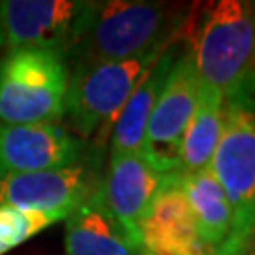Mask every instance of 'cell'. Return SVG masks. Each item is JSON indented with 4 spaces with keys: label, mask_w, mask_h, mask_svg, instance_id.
Masks as SVG:
<instances>
[{
    "label": "cell",
    "mask_w": 255,
    "mask_h": 255,
    "mask_svg": "<svg viewBox=\"0 0 255 255\" xmlns=\"http://www.w3.org/2000/svg\"><path fill=\"white\" fill-rule=\"evenodd\" d=\"M178 178L202 242L212 250H219L233 223V212L223 187L210 166L193 174H178Z\"/></svg>",
    "instance_id": "cell-13"
},
{
    "label": "cell",
    "mask_w": 255,
    "mask_h": 255,
    "mask_svg": "<svg viewBox=\"0 0 255 255\" xmlns=\"http://www.w3.org/2000/svg\"><path fill=\"white\" fill-rule=\"evenodd\" d=\"M189 51L201 82L218 91L227 108L255 114L254 2L212 4L195 30Z\"/></svg>",
    "instance_id": "cell-1"
},
{
    "label": "cell",
    "mask_w": 255,
    "mask_h": 255,
    "mask_svg": "<svg viewBox=\"0 0 255 255\" xmlns=\"http://www.w3.org/2000/svg\"><path fill=\"white\" fill-rule=\"evenodd\" d=\"M82 153V140L59 123H0V176L72 166Z\"/></svg>",
    "instance_id": "cell-7"
},
{
    "label": "cell",
    "mask_w": 255,
    "mask_h": 255,
    "mask_svg": "<svg viewBox=\"0 0 255 255\" xmlns=\"http://www.w3.org/2000/svg\"><path fill=\"white\" fill-rule=\"evenodd\" d=\"M142 255H149V254H142Z\"/></svg>",
    "instance_id": "cell-17"
},
{
    "label": "cell",
    "mask_w": 255,
    "mask_h": 255,
    "mask_svg": "<svg viewBox=\"0 0 255 255\" xmlns=\"http://www.w3.org/2000/svg\"><path fill=\"white\" fill-rule=\"evenodd\" d=\"M99 185L82 163L40 172L0 176V206L70 216Z\"/></svg>",
    "instance_id": "cell-8"
},
{
    "label": "cell",
    "mask_w": 255,
    "mask_h": 255,
    "mask_svg": "<svg viewBox=\"0 0 255 255\" xmlns=\"http://www.w3.org/2000/svg\"><path fill=\"white\" fill-rule=\"evenodd\" d=\"M176 57V44H172L128 97L110 132L112 153H142L147 121L166 85Z\"/></svg>",
    "instance_id": "cell-12"
},
{
    "label": "cell",
    "mask_w": 255,
    "mask_h": 255,
    "mask_svg": "<svg viewBox=\"0 0 255 255\" xmlns=\"http://www.w3.org/2000/svg\"><path fill=\"white\" fill-rule=\"evenodd\" d=\"M142 254L149 255H214L202 242L191 208L180 187L178 172H168L138 225Z\"/></svg>",
    "instance_id": "cell-9"
},
{
    "label": "cell",
    "mask_w": 255,
    "mask_h": 255,
    "mask_svg": "<svg viewBox=\"0 0 255 255\" xmlns=\"http://www.w3.org/2000/svg\"><path fill=\"white\" fill-rule=\"evenodd\" d=\"M176 42L178 40L132 59L76 64L70 74L64 106V118L70 123L72 134L80 140L95 134L101 140L108 136L138 83Z\"/></svg>",
    "instance_id": "cell-3"
},
{
    "label": "cell",
    "mask_w": 255,
    "mask_h": 255,
    "mask_svg": "<svg viewBox=\"0 0 255 255\" xmlns=\"http://www.w3.org/2000/svg\"><path fill=\"white\" fill-rule=\"evenodd\" d=\"M70 83L68 59L53 49H9L0 57V123H59Z\"/></svg>",
    "instance_id": "cell-4"
},
{
    "label": "cell",
    "mask_w": 255,
    "mask_h": 255,
    "mask_svg": "<svg viewBox=\"0 0 255 255\" xmlns=\"http://www.w3.org/2000/svg\"><path fill=\"white\" fill-rule=\"evenodd\" d=\"M254 59H255V2H254Z\"/></svg>",
    "instance_id": "cell-16"
},
{
    "label": "cell",
    "mask_w": 255,
    "mask_h": 255,
    "mask_svg": "<svg viewBox=\"0 0 255 255\" xmlns=\"http://www.w3.org/2000/svg\"><path fill=\"white\" fill-rule=\"evenodd\" d=\"M202 82L191 51L178 53L146 128L142 155L159 172H174L185 128L199 104Z\"/></svg>",
    "instance_id": "cell-6"
},
{
    "label": "cell",
    "mask_w": 255,
    "mask_h": 255,
    "mask_svg": "<svg viewBox=\"0 0 255 255\" xmlns=\"http://www.w3.org/2000/svg\"><path fill=\"white\" fill-rule=\"evenodd\" d=\"M164 180L166 174L159 172L142 153H110L108 172L101 182L104 201L140 252V219Z\"/></svg>",
    "instance_id": "cell-10"
},
{
    "label": "cell",
    "mask_w": 255,
    "mask_h": 255,
    "mask_svg": "<svg viewBox=\"0 0 255 255\" xmlns=\"http://www.w3.org/2000/svg\"><path fill=\"white\" fill-rule=\"evenodd\" d=\"M189 23L185 9L164 2H89L66 59L78 64L140 57L178 40Z\"/></svg>",
    "instance_id": "cell-2"
},
{
    "label": "cell",
    "mask_w": 255,
    "mask_h": 255,
    "mask_svg": "<svg viewBox=\"0 0 255 255\" xmlns=\"http://www.w3.org/2000/svg\"><path fill=\"white\" fill-rule=\"evenodd\" d=\"M64 255H142L106 206L101 182L64 221Z\"/></svg>",
    "instance_id": "cell-11"
},
{
    "label": "cell",
    "mask_w": 255,
    "mask_h": 255,
    "mask_svg": "<svg viewBox=\"0 0 255 255\" xmlns=\"http://www.w3.org/2000/svg\"><path fill=\"white\" fill-rule=\"evenodd\" d=\"M225 127V101L218 91L202 83L199 104L182 138L178 174H193L208 168Z\"/></svg>",
    "instance_id": "cell-14"
},
{
    "label": "cell",
    "mask_w": 255,
    "mask_h": 255,
    "mask_svg": "<svg viewBox=\"0 0 255 255\" xmlns=\"http://www.w3.org/2000/svg\"><path fill=\"white\" fill-rule=\"evenodd\" d=\"M59 221H66V216L0 206V255H6Z\"/></svg>",
    "instance_id": "cell-15"
},
{
    "label": "cell",
    "mask_w": 255,
    "mask_h": 255,
    "mask_svg": "<svg viewBox=\"0 0 255 255\" xmlns=\"http://www.w3.org/2000/svg\"><path fill=\"white\" fill-rule=\"evenodd\" d=\"M89 2L0 0V49H53L68 57Z\"/></svg>",
    "instance_id": "cell-5"
}]
</instances>
